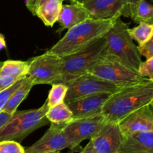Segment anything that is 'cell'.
<instances>
[{
  "instance_id": "6da1fadb",
  "label": "cell",
  "mask_w": 153,
  "mask_h": 153,
  "mask_svg": "<svg viewBox=\"0 0 153 153\" xmlns=\"http://www.w3.org/2000/svg\"><path fill=\"white\" fill-rule=\"evenodd\" d=\"M153 100V81L126 86L111 94L105 103L102 114L106 120L119 123L134 111L149 105Z\"/></svg>"
},
{
  "instance_id": "7a4b0ae2",
  "label": "cell",
  "mask_w": 153,
  "mask_h": 153,
  "mask_svg": "<svg viewBox=\"0 0 153 153\" xmlns=\"http://www.w3.org/2000/svg\"><path fill=\"white\" fill-rule=\"evenodd\" d=\"M117 19H94L90 17L84 22L69 28L49 52L59 57L67 56L84 49L111 28Z\"/></svg>"
},
{
  "instance_id": "3957f363",
  "label": "cell",
  "mask_w": 153,
  "mask_h": 153,
  "mask_svg": "<svg viewBox=\"0 0 153 153\" xmlns=\"http://www.w3.org/2000/svg\"><path fill=\"white\" fill-rule=\"evenodd\" d=\"M128 30V25L123 22L120 17L115 20L111 28L103 35L106 40L105 58L138 71L142 63L141 55Z\"/></svg>"
},
{
  "instance_id": "277c9868",
  "label": "cell",
  "mask_w": 153,
  "mask_h": 153,
  "mask_svg": "<svg viewBox=\"0 0 153 153\" xmlns=\"http://www.w3.org/2000/svg\"><path fill=\"white\" fill-rule=\"evenodd\" d=\"M106 54V40L102 37L75 53L61 57L62 73L56 84L67 85L87 74L100 60L105 58Z\"/></svg>"
},
{
  "instance_id": "5b68a950",
  "label": "cell",
  "mask_w": 153,
  "mask_h": 153,
  "mask_svg": "<svg viewBox=\"0 0 153 153\" xmlns=\"http://www.w3.org/2000/svg\"><path fill=\"white\" fill-rule=\"evenodd\" d=\"M48 109L49 106L46 101L38 108L16 111L0 129V141L14 140L20 143L33 131L47 125L49 123L46 117Z\"/></svg>"
},
{
  "instance_id": "8992f818",
  "label": "cell",
  "mask_w": 153,
  "mask_h": 153,
  "mask_svg": "<svg viewBox=\"0 0 153 153\" xmlns=\"http://www.w3.org/2000/svg\"><path fill=\"white\" fill-rule=\"evenodd\" d=\"M88 73L123 88L145 82L149 79L138 71L131 70L114 60L103 58L98 61Z\"/></svg>"
},
{
  "instance_id": "52a82bcc",
  "label": "cell",
  "mask_w": 153,
  "mask_h": 153,
  "mask_svg": "<svg viewBox=\"0 0 153 153\" xmlns=\"http://www.w3.org/2000/svg\"><path fill=\"white\" fill-rule=\"evenodd\" d=\"M30 60L27 76L34 85H53L58 82L62 73L61 57L47 51Z\"/></svg>"
},
{
  "instance_id": "ba28073f",
  "label": "cell",
  "mask_w": 153,
  "mask_h": 153,
  "mask_svg": "<svg viewBox=\"0 0 153 153\" xmlns=\"http://www.w3.org/2000/svg\"><path fill=\"white\" fill-rule=\"evenodd\" d=\"M67 86L68 91L64 102L99 94H114L122 88L90 73L74 79Z\"/></svg>"
},
{
  "instance_id": "9c48e42d",
  "label": "cell",
  "mask_w": 153,
  "mask_h": 153,
  "mask_svg": "<svg viewBox=\"0 0 153 153\" xmlns=\"http://www.w3.org/2000/svg\"><path fill=\"white\" fill-rule=\"evenodd\" d=\"M106 119L102 114L94 117L74 119L64 127L70 149L78 152L80 144L85 140H91L98 133L105 123Z\"/></svg>"
},
{
  "instance_id": "30bf717a",
  "label": "cell",
  "mask_w": 153,
  "mask_h": 153,
  "mask_svg": "<svg viewBox=\"0 0 153 153\" xmlns=\"http://www.w3.org/2000/svg\"><path fill=\"white\" fill-rule=\"evenodd\" d=\"M124 138L119 123L106 120L90 140L95 153H118Z\"/></svg>"
},
{
  "instance_id": "8fae6325",
  "label": "cell",
  "mask_w": 153,
  "mask_h": 153,
  "mask_svg": "<svg viewBox=\"0 0 153 153\" xmlns=\"http://www.w3.org/2000/svg\"><path fill=\"white\" fill-rule=\"evenodd\" d=\"M64 125L51 123L43 137L25 149V153H50L70 147L64 133Z\"/></svg>"
},
{
  "instance_id": "7c38bea8",
  "label": "cell",
  "mask_w": 153,
  "mask_h": 153,
  "mask_svg": "<svg viewBox=\"0 0 153 153\" xmlns=\"http://www.w3.org/2000/svg\"><path fill=\"white\" fill-rule=\"evenodd\" d=\"M111 94H99L88 96L66 103L73 112L74 119L91 117L102 114L105 103Z\"/></svg>"
},
{
  "instance_id": "4fadbf2b",
  "label": "cell",
  "mask_w": 153,
  "mask_h": 153,
  "mask_svg": "<svg viewBox=\"0 0 153 153\" xmlns=\"http://www.w3.org/2000/svg\"><path fill=\"white\" fill-rule=\"evenodd\" d=\"M82 5L94 19H117L123 14L126 0H85Z\"/></svg>"
},
{
  "instance_id": "5bb4252c",
  "label": "cell",
  "mask_w": 153,
  "mask_h": 153,
  "mask_svg": "<svg viewBox=\"0 0 153 153\" xmlns=\"http://www.w3.org/2000/svg\"><path fill=\"white\" fill-rule=\"evenodd\" d=\"M119 125L125 137L137 132L153 131V114L149 105L127 115Z\"/></svg>"
},
{
  "instance_id": "9a60e30c",
  "label": "cell",
  "mask_w": 153,
  "mask_h": 153,
  "mask_svg": "<svg viewBox=\"0 0 153 153\" xmlns=\"http://www.w3.org/2000/svg\"><path fill=\"white\" fill-rule=\"evenodd\" d=\"M118 153H153V131L126 136Z\"/></svg>"
},
{
  "instance_id": "2e32d148",
  "label": "cell",
  "mask_w": 153,
  "mask_h": 153,
  "mask_svg": "<svg viewBox=\"0 0 153 153\" xmlns=\"http://www.w3.org/2000/svg\"><path fill=\"white\" fill-rule=\"evenodd\" d=\"M90 14L82 4H63L58 22L64 28H69L89 19Z\"/></svg>"
},
{
  "instance_id": "e0dca14e",
  "label": "cell",
  "mask_w": 153,
  "mask_h": 153,
  "mask_svg": "<svg viewBox=\"0 0 153 153\" xmlns=\"http://www.w3.org/2000/svg\"><path fill=\"white\" fill-rule=\"evenodd\" d=\"M123 16L130 17L137 23L148 22L153 24V4L146 0H141L135 4L127 5Z\"/></svg>"
},
{
  "instance_id": "ac0fdd59",
  "label": "cell",
  "mask_w": 153,
  "mask_h": 153,
  "mask_svg": "<svg viewBox=\"0 0 153 153\" xmlns=\"http://www.w3.org/2000/svg\"><path fill=\"white\" fill-rule=\"evenodd\" d=\"M62 5L63 1L61 0H49L37 8L35 16L45 25L52 27L58 22Z\"/></svg>"
},
{
  "instance_id": "d6986e66",
  "label": "cell",
  "mask_w": 153,
  "mask_h": 153,
  "mask_svg": "<svg viewBox=\"0 0 153 153\" xmlns=\"http://www.w3.org/2000/svg\"><path fill=\"white\" fill-rule=\"evenodd\" d=\"M34 84L31 82V79L27 76L25 80L19 88L16 90L13 93L10 97L9 98L8 101L6 103L5 106L3 108L2 112L9 114H13L17 110L18 107L21 104L22 101L26 98L27 96L29 94L30 91L31 90Z\"/></svg>"
},
{
  "instance_id": "ffe728a7",
  "label": "cell",
  "mask_w": 153,
  "mask_h": 153,
  "mask_svg": "<svg viewBox=\"0 0 153 153\" xmlns=\"http://www.w3.org/2000/svg\"><path fill=\"white\" fill-rule=\"evenodd\" d=\"M46 117L51 123L64 126L74 119L73 112L66 102L49 107Z\"/></svg>"
},
{
  "instance_id": "44dd1931",
  "label": "cell",
  "mask_w": 153,
  "mask_h": 153,
  "mask_svg": "<svg viewBox=\"0 0 153 153\" xmlns=\"http://www.w3.org/2000/svg\"><path fill=\"white\" fill-rule=\"evenodd\" d=\"M30 61H13L8 60L3 62V65L0 69V76H27L28 68L30 65Z\"/></svg>"
},
{
  "instance_id": "7402d4cb",
  "label": "cell",
  "mask_w": 153,
  "mask_h": 153,
  "mask_svg": "<svg viewBox=\"0 0 153 153\" xmlns=\"http://www.w3.org/2000/svg\"><path fill=\"white\" fill-rule=\"evenodd\" d=\"M128 34L131 39L142 45L150 40L153 37V24L140 22L137 26L128 28Z\"/></svg>"
},
{
  "instance_id": "603a6c76",
  "label": "cell",
  "mask_w": 153,
  "mask_h": 153,
  "mask_svg": "<svg viewBox=\"0 0 153 153\" xmlns=\"http://www.w3.org/2000/svg\"><path fill=\"white\" fill-rule=\"evenodd\" d=\"M68 88L64 84H53L48 95L47 103L49 107L64 102Z\"/></svg>"
},
{
  "instance_id": "cb8c5ba5",
  "label": "cell",
  "mask_w": 153,
  "mask_h": 153,
  "mask_svg": "<svg viewBox=\"0 0 153 153\" xmlns=\"http://www.w3.org/2000/svg\"><path fill=\"white\" fill-rule=\"evenodd\" d=\"M0 153H25V149L14 140H1Z\"/></svg>"
},
{
  "instance_id": "d4e9b609",
  "label": "cell",
  "mask_w": 153,
  "mask_h": 153,
  "mask_svg": "<svg viewBox=\"0 0 153 153\" xmlns=\"http://www.w3.org/2000/svg\"><path fill=\"white\" fill-rule=\"evenodd\" d=\"M25 78L17 81L16 83L13 84V85H12V86H10V88H8L7 89H6V90H4V91H2L0 92V112L2 111L3 108H4L6 103H7V102L8 101L9 98H10V96L13 94V93L14 92V91H16L17 88H19V87L22 85V84L25 82Z\"/></svg>"
},
{
  "instance_id": "484cf974",
  "label": "cell",
  "mask_w": 153,
  "mask_h": 153,
  "mask_svg": "<svg viewBox=\"0 0 153 153\" xmlns=\"http://www.w3.org/2000/svg\"><path fill=\"white\" fill-rule=\"evenodd\" d=\"M138 72L144 77L153 81V58L146 59L145 61H142Z\"/></svg>"
},
{
  "instance_id": "4316f807",
  "label": "cell",
  "mask_w": 153,
  "mask_h": 153,
  "mask_svg": "<svg viewBox=\"0 0 153 153\" xmlns=\"http://www.w3.org/2000/svg\"><path fill=\"white\" fill-rule=\"evenodd\" d=\"M140 55L145 57L146 59L153 58V37L147 42L137 46Z\"/></svg>"
},
{
  "instance_id": "83f0119b",
  "label": "cell",
  "mask_w": 153,
  "mask_h": 153,
  "mask_svg": "<svg viewBox=\"0 0 153 153\" xmlns=\"http://www.w3.org/2000/svg\"><path fill=\"white\" fill-rule=\"evenodd\" d=\"M26 76H22V77H19V76H0V92L4 90L7 89L10 86L16 83L17 81L20 79H24Z\"/></svg>"
},
{
  "instance_id": "f1b7e54d",
  "label": "cell",
  "mask_w": 153,
  "mask_h": 153,
  "mask_svg": "<svg viewBox=\"0 0 153 153\" xmlns=\"http://www.w3.org/2000/svg\"><path fill=\"white\" fill-rule=\"evenodd\" d=\"M47 1H49V0H25V5H26V7L28 8V10L34 16H35L37 8L41 4L46 2ZM61 1H64V0H61Z\"/></svg>"
},
{
  "instance_id": "f546056e",
  "label": "cell",
  "mask_w": 153,
  "mask_h": 153,
  "mask_svg": "<svg viewBox=\"0 0 153 153\" xmlns=\"http://www.w3.org/2000/svg\"><path fill=\"white\" fill-rule=\"evenodd\" d=\"M12 115L9 114L4 113V112H0V129L7 123V121L9 120Z\"/></svg>"
},
{
  "instance_id": "4dcf8cb0",
  "label": "cell",
  "mask_w": 153,
  "mask_h": 153,
  "mask_svg": "<svg viewBox=\"0 0 153 153\" xmlns=\"http://www.w3.org/2000/svg\"><path fill=\"white\" fill-rule=\"evenodd\" d=\"M79 153H95V152L94 151V149H93L91 140H89V142H88V144L85 146V148L81 149L80 152Z\"/></svg>"
},
{
  "instance_id": "1f68e13d",
  "label": "cell",
  "mask_w": 153,
  "mask_h": 153,
  "mask_svg": "<svg viewBox=\"0 0 153 153\" xmlns=\"http://www.w3.org/2000/svg\"><path fill=\"white\" fill-rule=\"evenodd\" d=\"M6 47V42L4 40V37L2 34L0 33V50Z\"/></svg>"
},
{
  "instance_id": "d6a6232c",
  "label": "cell",
  "mask_w": 153,
  "mask_h": 153,
  "mask_svg": "<svg viewBox=\"0 0 153 153\" xmlns=\"http://www.w3.org/2000/svg\"><path fill=\"white\" fill-rule=\"evenodd\" d=\"M141 1V0H126L127 5H129V4H135V3L138 2V1Z\"/></svg>"
},
{
  "instance_id": "836d02e7",
  "label": "cell",
  "mask_w": 153,
  "mask_h": 153,
  "mask_svg": "<svg viewBox=\"0 0 153 153\" xmlns=\"http://www.w3.org/2000/svg\"><path fill=\"white\" fill-rule=\"evenodd\" d=\"M70 1H73V3H79V4H82L85 0H70Z\"/></svg>"
},
{
  "instance_id": "e575fe53",
  "label": "cell",
  "mask_w": 153,
  "mask_h": 153,
  "mask_svg": "<svg viewBox=\"0 0 153 153\" xmlns=\"http://www.w3.org/2000/svg\"><path fill=\"white\" fill-rule=\"evenodd\" d=\"M3 65V62H1V61H0V69L1 68V67H2Z\"/></svg>"
},
{
  "instance_id": "d590c367",
  "label": "cell",
  "mask_w": 153,
  "mask_h": 153,
  "mask_svg": "<svg viewBox=\"0 0 153 153\" xmlns=\"http://www.w3.org/2000/svg\"><path fill=\"white\" fill-rule=\"evenodd\" d=\"M149 106H150V108H151V110H152V114H153V105H149Z\"/></svg>"
},
{
  "instance_id": "8d00e7d4",
  "label": "cell",
  "mask_w": 153,
  "mask_h": 153,
  "mask_svg": "<svg viewBox=\"0 0 153 153\" xmlns=\"http://www.w3.org/2000/svg\"><path fill=\"white\" fill-rule=\"evenodd\" d=\"M50 153H61V152H60V151H57V152H50Z\"/></svg>"
},
{
  "instance_id": "74e56055",
  "label": "cell",
  "mask_w": 153,
  "mask_h": 153,
  "mask_svg": "<svg viewBox=\"0 0 153 153\" xmlns=\"http://www.w3.org/2000/svg\"><path fill=\"white\" fill-rule=\"evenodd\" d=\"M149 105H153V100H152V102H151V103H150V104H149Z\"/></svg>"
}]
</instances>
